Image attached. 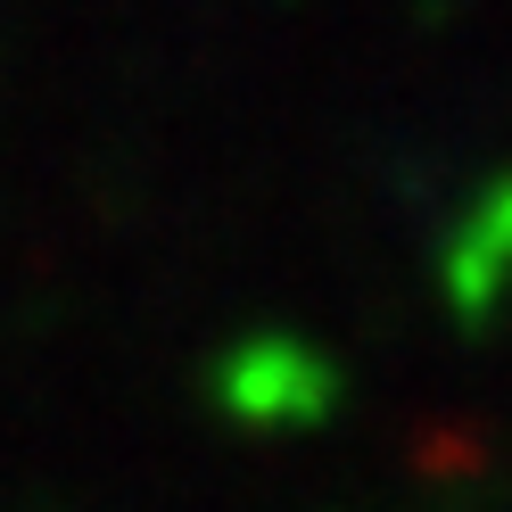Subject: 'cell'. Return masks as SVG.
Segmentation results:
<instances>
[{
  "label": "cell",
  "mask_w": 512,
  "mask_h": 512,
  "mask_svg": "<svg viewBox=\"0 0 512 512\" xmlns=\"http://www.w3.org/2000/svg\"><path fill=\"white\" fill-rule=\"evenodd\" d=\"M504 273H512V182L471 215V240H463V256H455V298H463V306H488Z\"/></svg>",
  "instance_id": "obj_1"
}]
</instances>
